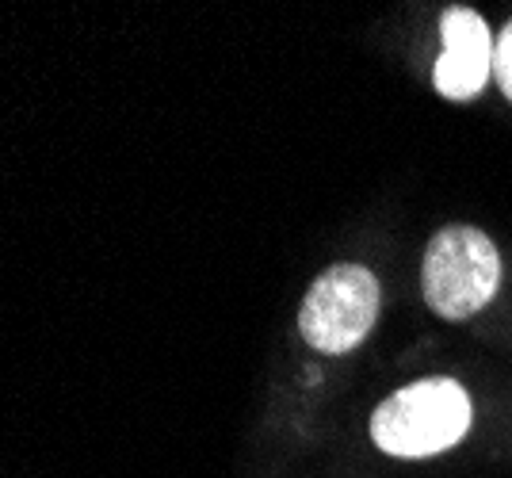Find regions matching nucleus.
<instances>
[{
	"label": "nucleus",
	"mask_w": 512,
	"mask_h": 478,
	"mask_svg": "<svg viewBox=\"0 0 512 478\" xmlns=\"http://www.w3.org/2000/svg\"><path fill=\"white\" fill-rule=\"evenodd\" d=\"M470 429V398L455 379H421L390 394L371 417V440L386 456L421 459L459 444Z\"/></svg>",
	"instance_id": "f257e3e1"
},
{
	"label": "nucleus",
	"mask_w": 512,
	"mask_h": 478,
	"mask_svg": "<svg viewBox=\"0 0 512 478\" xmlns=\"http://www.w3.org/2000/svg\"><path fill=\"white\" fill-rule=\"evenodd\" d=\"M501 280V257L493 241L474 230V226H444L425 249V268H421V287H425L428 306L463 322L478 314L493 299Z\"/></svg>",
	"instance_id": "f03ea898"
},
{
	"label": "nucleus",
	"mask_w": 512,
	"mask_h": 478,
	"mask_svg": "<svg viewBox=\"0 0 512 478\" xmlns=\"http://www.w3.org/2000/svg\"><path fill=\"white\" fill-rule=\"evenodd\" d=\"M379 299H383L379 280L363 264H333L314 280L299 310V329L306 345L329 356L352 352L375 326Z\"/></svg>",
	"instance_id": "7ed1b4c3"
},
{
	"label": "nucleus",
	"mask_w": 512,
	"mask_h": 478,
	"mask_svg": "<svg viewBox=\"0 0 512 478\" xmlns=\"http://www.w3.org/2000/svg\"><path fill=\"white\" fill-rule=\"evenodd\" d=\"M440 31H444V54L436 58V69H432L440 96L448 100L478 96L482 85L493 77V46H497L490 39L486 20L470 8H448Z\"/></svg>",
	"instance_id": "20e7f679"
},
{
	"label": "nucleus",
	"mask_w": 512,
	"mask_h": 478,
	"mask_svg": "<svg viewBox=\"0 0 512 478\" xmlns=\"http://www.w3.org/2000/svg\"><path fill=\"white\" fill-rule=\"evenodd\" d=\"M493 77H497L501 92L512 100V23L501 31V39L493 46Z\"/></svg>",
	"instance_id": "39448f33"
}]
</instances>
